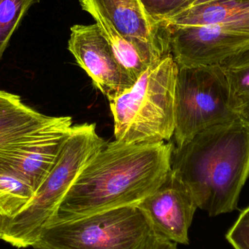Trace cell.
<instances>
[{
    "label": "cell",
    "instance_id": "5bb4252c",
    "mask_svg": "<svg viewBox=\"0 0 249 249\" xmlns=\"http://www.w3.org/2000/svg\"><path fill=\"white\" fill-rule=\"evenodd\" d=\"M89 14L107 39L120 67L134 83L151 65L155 64L133 42L125 39L108 19L96 11Z\"/></svg>",
    "mask_w": 249,
    "mask_h": 249
},
{
    "label": "cell",
    "instance_id": "30bf717a",
    "mask_svg": "<svg viewBox=\"0 0 249 249\" xmlns=\"http://www.w3.org/2000/svg\"><path fill=\"white\" fill-rule=\"evenodd\" d=\"M137 206L158 236L177 244H190L189 230L198 207L190 190L172 169L163 183Z\"/></svg>",
    "mask_w": 249,
    "mask_h": 249
},
{
    "label": "cell",
    "instance_id": "d6986e66",
    "mask_svg": "<svg viewBox=\"0 0 249 249\" xmlns=\"http://www.w3.org/2000/svg\"><path fill=\"white\" fill-rule=\"evenodd\" d=\"M226 238L235 249H249V206L242 211Z\"/></svg>",
    "mask_w": 249,
    "mask_h": 249
},
{
    "label": "cell",
    "instance_id": "5b68a950",
    "mask_svg": "<svg viewBox=\"0 0 249 249\" xmlns=\"http://www.w3.org/2000/svg\"><path fill=\"white\" fill-rule=\"evenodd\" d=\"M160 237L138 206L68 221H49L35 249H155Z\"/></svg>",
    "mask_w": 249,
    "mask_h": 249
},
{
    "label": "cell",
    "instance_id": "9a60e30c",
    "mask_svg": "<svg viewBox=\"0 0 249 249\" xmlns=\"http://www.w3.org/2000/svg\"><path fill=\"white\" fill-rule=\"evenodd\" d=\"M219 66L226 79L232 111L249 124V50L228 58Z\"/></svg>",
    "mask_w": 249,
    "mask_h": 249
},
{
    "label": "cell",
    "instance_id": "52a82bcc",
    "mask_svg": "<svg viewBox=\"0 0 249 249\" xmlns=\"http://www.w3.org/2000/svg\"><path fill=\"white\" fill-rule=\"evenodd\" d=\"M171 54L178 67L219 65L249 50V35L235 33L218 25L166 26Z\"/></svg>",
    "mask_w": 249,
    "mask_h": 249
},
{
    "label": "cell",
    "instance_id": "8fae6325",
    "mask_svg": "<svg viewBox=\"0 0 249 249\" xmlns=\"http://www.w3.org/2000/svg\"><path fill=\"white\" fill-rule=\"evenodd\" d=\"M72 127L71 117H60L37 136L1 149L0 165L18 174L36 192L53 168Z\"/></svg>",
    "mask_w": 249,
    "mask_h": 249
},
{
    "label": "cell",
    "instance_id": "ffe728a7",
    "mask_svg": "<svg viewBox=\"0 0 249 249\" xmlns=\"http://www.w3.org/2000/svg\"><path fill=\"white\" fill-rule=\"evenodd\" d=\"M221 1V0H189V1L186 3L185 5H184L181 13L185 11V10H188V9L192 8V7H196V6L209 4V3L214 2V1Z\"/></svg>",
    "mask_w": 249,
    "mask_h": 249
},
{
    "label": "cell",
    "instance_id": "9c48e42d",
    "mask_svg": "<svg viewBox=\"0 0 249 249\" xmlns=\"http://www.w3.org/2000/svg\"><path fill=\"white\" fill-rule=\"evenodd\" d=\"M68 50L93 85L109 99L130 89L134 82L117 61L97 23L71 26Z\"/></svg>",
    "mask_w": 249,
    "mask_h": 249
},
{
    "label": "cell",
    "instance_id": "2e32d148",
    "mask_svg": "<svg viewBox=\"0 0 249 249\" xmlns=\"http://www.w3.org/2000/svg\"><path fill=\"white\" fill-rule=\"evenodd\" d=\"M33 187L18 174L0 165V214L12 219L35 196Z\"/></svg>",
    "mask_w": 249,
    "mask_h": 249
},
{
    "label": "cell",
    "instance_id": "8992f818",
    "mask_svg": "<svg viewBox=\"0 0 249 249\" xmlns=\"http://www.w3.org/2000/svg\"><path fill=\"white\" fill-rule=\"evenodd\" d=\"M236 118L219 65L178 67L174 135L177 146L185 144L205 129Z\"/></svg>",
    "mask_w": 249,
    "mask_h": 249
},
{
    "label": "cell",
    "instance_id": "e0dca14e",
    "mask_svg": "<svg viewBox=\"0 0 249 249\" xmlns=\"http://www.w3.org/2000/svg\"><path fill=\"white\" fill-rule=\"evenodd\" d=\"M40 0H0V61L25 15Z\"/></svg>",
    "mask_w": 249,
    "mask_h": 249
},
{
    "label": "cell",
    "instance_id": "6da1fadb",
    "mask_svg": "<svg viewBox=\"0 0 249 249\" xmlns=\"http://www.w3.org/2000/svg\"><path fill=\"white\" fill-rule=\"evenodd\" d=\"M174 148L171 142L106 143L80 173L49 221L72 220L137 206L165 181Z\"/></svg>",
    "mask_w": 249,
    "mask_h": 249
},
{
    "label": "cell",
    "instance_id": "ba28073f",
    "mask_svg": "<svg viewBox=\"0 0 249 249\" xmlns=\"http://www.w3.org/2000/svg\"><path fill=\"white\" fill-rule=\"evenodd\" d=\"M83 10L96 11L154 63L171 54L166 28L148 14L141 0H79Z\"/></svg>",
    "mask_w": 249,
    "mask_h": 249
},
{
    "label": "cell",
    "instance_id": "4fadbf2b",
    "mask_svg": "<svg viewBox=\"0 0 249 249\" xmlns=\"http://www.w3.org/2000/svg\"><path fill=\"white\" fill-rule=\"evenodd\" d=\"M218 25L235 33L249 35V0H221L196 6L174 16L163 26L178 27Z\"/></svg>",
    "mask_w": 249,
    "mask_h": 249
},
{
    "label": "cell",
    "instance_id": "7c38bea8",
    "mask_svg": "<svg viewBox=\"0 0 249 249\" xmlns=\"http://www.w3.org/2000/svg\"><path fill=\"white\" fill-rule=\"evenodd\" d=\"M59 118L43 115L25 105L20 96L0 90V150L32 139Z\"/></svg>",
    "mask_w": 249,
    "mask_h": 249
},
{
    "label": "cell",
    "instance_id": "7402d4cb",
    "mask_svg": "<svg viewBox=\"0 0 249 249\" xmlns=\"http://www.w3.org/2000/svg\"><path fill=\"white\" fill-rule=\"evenodd\" d=\"M6 222H7V218L0 214V239L1 240L2 239L3 234H4Z\"/></svg>",
    "mask_w": 249,
    "mask_h": 249
},
{
    "label": "cell",
    "instance_id": "277c9868",
    "mask_svg": "<svg viewBox=\"0 0 249 249\" xmlns=\"http://www.w3.org/2000/svg\"><path fill=\"white\" fill-rule=\"evenodd\" d=\"M105 144L96 124L73 125L53 168L30 203L15 217L7 218L1 240L16 248L32 247L80 173Z\"/></svg>",
    "mask_w": 249,
    "mask_h": 249
},
{
    "label": "cell",
    "instance_id": "7a4b0ae2",
    "mask_svg": "<svg viewBox=\"0 0 249 249\" xmlns=\"http://www.w3.org/2000/svg\"><path fill=\"white\" fill-rule=\"evenodd\" d=\"M171 169L209 216L236 210L249 178V123L236 118L216 124L175 146Z\"/></svg>",
    "mask_w": 249,
    "mask_h": 249
},
{
    "label": "cell",
    "instance_id": "3957f363",
    "mask_svg": "<svg viewBox=\"0 0 249 249\" xmlns=\"http://www.w3.org/2000/svg\"><path fill=\"white\" fill-rule=\"evenodd\" d=\"M178 71L170 54L151 65L130 89L109 99L115 140L127 143L170 142L175 130Z\"/></svg>",
    "mask_w": 249,
    "mask_h": 249
},
{
    "label": "cell",
    "instance_id": "ac0fdd59",
    "mask_svg": "<svg viewBox=\"0 0 249 249\" xmlns=\"http://www.w3.org/2000/svg\"><path fill=\"white\" fill-rule=\"evenodd\" d=\"M145 10L157 23H163L182 11L189 0H141Z\"/></svg>",
    "mask_w": 249,
    "mask_h": 249
},
{
    "label": "cell",
    "instance_id": "44dd1931",
    "mask_svg": "<svg viewBox=\"0 0 249 249\" xmlns=\"http://www.w3.org/2000/svg\"><path fill=\"white\" fill-rule=\"evenodd\" d=\"M178 244L176 243L171 242L168 240L160 238L157 244L155 249H178Z\"/></svg>",
    "mask_w": 249,
    "mask_h": 249
}]
</instances>
